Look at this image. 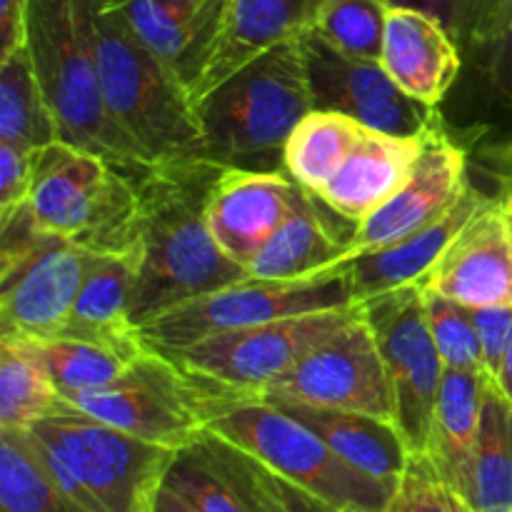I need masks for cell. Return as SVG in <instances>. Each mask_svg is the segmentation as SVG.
<instances>
[{
    "mask_svg": "<svg viewBox=\"0 0 512 512\" xmlns=\"http://www.w3.org/2000/svg\"><path fill=\"white\" fill-rule=\"evenodd\" d=\"M30 0H0V58L23 45V25Z\"/></svg>",
    "mask_w": 512,
    "mask_h": 512,
    "instance_id": "cell-41",
    "label": "cell"
},
{
    "mask_svg": "<svg viewBox=\"0 0 512 512\" xmlns=\"http://www.w3.org/2000/svg\"><path fill=\"white\" fill-rule=\"evenodd\" d=\"M93 28L105 103L145 163L208 158L188 85L105 0H95Z\"/></svg>",
    "mask_w": 512,
    "mask_h": 512,
    "instance_id": "cell-4",
    "label": "cell"
},
{
    "mask_svg": "<svg viewBox=\"0 0 512 512\" xmlns=\"http://www.w3.org/2000/svg\"><path fill=\"white\" fill-rule=\"evenodd\" d=\"M225 165L210 158L145 168L138 193V278L130 320L135 328L175 305L248 278L223 253L208 225L210 188Z\"/></svg>",
    "mask_w": 512,
    "mask_h": 512,
    "instance_id": "cell-1",
    "label": "cell"
},
{
    "mask_svg": "<svg viewBox=\"0 0 512 512\" xmlns=\"http://www.w3.org/2000/svg\"><path fill=\"white\" fill-rule=\"evenodd\" d=\"M498 385H500V390L508 395V400L512 403V345L508 350V358H505V363H503V370H500Z\"/></svg>",
    "mask_w": 512,
    "mask_h": 512,
    "instance_id": "cell-43",
    "label": "cell"
},
{
    "mask_svg": "<svg viewBox=\"0 0 512 512\" xmlns=\"http://www.w3.org/2000/svg\"><path fill=\"white\" fill-rule=\"evenodd\" d=\"M258 398L353 410L395 423L393 383L360 305L343 328L315 345Z\"/></svg>",
    "mask_w": 512,
    "mask_h": 512,
    "instance_id": "cell-13",
    "label": "cell"
},
{
    "mask_svg": "<svg viewBox=\"0 0 512 512\" xmlns=\"http://www.w3.org/2000/svg\"><path fill=\"white\" fill-rule=\"evenodd\" d=\"M270 403L308 425L340 458L373 478L398 480L408 465L410 448L390 420L353 413V410L298 403V400H270Z\"/></svg>",
    "mask_w": 512,
    "mask_h": 512,
    "instance_id": "cell-24",
    "label": "cell"
},
{
    "mask_svg": "<svg viewBox=\"0 0 512 512\" xmlns=\"http://www.w3.org/2000/svg\"><path fill=\"white\" fill-rule=\"evenodd\" d=\"M0 512H85L45 473L25 430L0 428Z\"/></svg>",
    "mask_w": 512,
    "mask_h": 512,
    "instance_id": "cell-33",
    "label": "cell"
},
{
    "mask_svg": "<svg viewBox=\"0 0 512 512\" xmlns=\"http://www.w3.org/2000/svg\"><path fill=\"white\" fill-rule=\"evenodd\" d=\"M98 255L45 233L28 200L0 213V335L55 338Z\"/></svg>",
    "mask_w": 512,
    "mask_h": 512,
    "instance_id": "cell-7",
    "label": "cell"
},
{
    "mask_svg": "<svg viewBox=\"0 0 512 512\" xmlns=\"http://www.w3.org/2000/svg\"><path fill=\"white\" fill-rule=\"evenodd\" d=\"M30 158L28 150L0 143V213L28 200Z\"/></svg>",
    "mask_w": 512,
    "mask_h": 512,
    "instance_id": "cell-40",
    "label": "cell"
},
{
    "mask_svg": "<svg viewBox=\"0 0 512 512\" xmlns=\"http://www.w3.org/2000/svg\"><path fill=\"white\" fill-rule=\"evenodd\" d=\"M423 285L465 308L512 305V230L503 198L460 230Z\"/></svg>",
    "mask_w": 512,
    "mask_h": 512,
    "instance_id": "cell-16",
    "label": "cell"
},
{
    "mask_svg": "<svg viewBox=\"0 0 512 512\" xmlns=\"http://www.w3.org/2000/svg\"><path fill=\"white\" fill-rule=\"evenodd\" d=\"M425 293V313H428L430 335L443 358L445 368H468L485 370L483 353H480V340L475 333L473 315L470 308L433 293L423 285Z\"/></svg>",
    "mask_w": 512,
    "mask_h": 512,
    "instance_id": "cell-37",
    "label": "cell"
},
{
    "mask_svg": "<svg viewBox=\"0 0 512 512\" xmlns=\"http://www.w3.org/2000/svg\"><path fill=\"white\" fill-rule=\"evenodd\" d=\"M20 340H23V343L33 350L35 358L43 363V368L48 370L50 380H53L55 390H58L63 400L113 383V380L120 378L123 370L145 350L143 348L138 350V353H128V350L108 348V345L73 338Z\"/></svg>",
    "mask_w": 512,
    "mask_h": 512,
    "instance_id": "cell-32",
    "label": "cell"
},
{
    "mask_svg": "<svg viewBox=\"0 0 512 512\" xmlns=\"http://www.w3.org/2000/svg\"><path fill=\"white\" fill-rule=\"evenodd\" d=\"M365 125L335 110L313 108L285 143V173L308 193L320 195L338 175Z\"/></svg>",
    "mask_w": 512,
    "mask_h": 512,
    "instance_id": "cell-29",
    "label": "cell"
},
{
    "mask_svg": "<svg viewBox=\"0 0 512 512\" xmlns=\"http://www.w3.org/2000/svg\"><path fill=\"white\" fill-rule=\"evenodd\" d=\"M138 265V250L100 253L75 298L63 330L55 338L88 340L128 353L143 350V338L130 320Z\"/></svg>",
    "mask_w": 512,
    "mask_h": 512,
    "instance_id": "cell-23",
    "label": "cell"
},
{
    "mask_svg": "<svg viewBox=\"0 0 512 512\" xmlns=\"http://www.w3.org/2000/svg\"><path fill=\"white\" fill-rule=\"evenodd\" d=\"M323 208L325 203L318 195L300 188L293 210L248 265V275L290 280L323 273L348 260L350 238H340Z\"/></svg>",
    "mask_w": 512,
    "mask_h": 512,
    "instance_id": "cell-25",
    "label": "cell"
},
{
    "mask_svg": "<svg viewBox=\"0 0 512 512\" xmlns=\"http://www.w3.org/2000/svg\"><path fill=\"white\" fill-rule=\"evenodd\" d=\"M298 193L300 185L288 173L225 165L208 198V225L215 243L248 270L290 215Z\"/></svg>",
    "mask_w": 512,
    "mask_h": 512,
    "instance_id": "cell-17",
    "label": "cell"
},
{
    "mask_svg": "<svg viewBox=\"0 0 512 512\" xmlns=\"http://www.w3.org/2000/svg\"><path fill=\"white\" fill-rule=\"evenodd\" d=\"M188 448H193L228 485L243 512H338L218 435L205 433Z\"/></svg>",
    "mask_w": 512,
    "mask_h": 512,
    "instance_id": "cell-27",
    "label": "cell"
},
{
    "mask_svg": "<svg viewBox=\"0 0 512 512\" xmlns=\"http://www.w3.org/2000/svg\"><path fill=\"white\" fill-rule=\"evenodd\" d=\"M63 408L48 370L13 335H0V428L25 430Z\"/></svg>",
    "mask_w": 512,
    "mask_h": 512,
    "instance_id": "cell-31",
    "label": "cell"
},
{
    "mask_svg": "<svg viewBox=\"0 0 512 512\" xmlns=\"http://www.w3.org/2000/svg\"><path fill=\"white\" fill-rule=\"evenodd\" d=\"M453 485L475 512H512V403L495 380L485 395L473 448Z\"/></svg>",
    "mask_w": 512,
    "mask_h": 512,
    "instance_id": "cell-26",
    "label": "cell"
},
{
    "mask_svg": "<svg viewBox=\"0 0 512 512\" xmlns=\"http://www.w3.org/2000/svg\"><path fill=\"white\" fill-rule=\"evenodd\" d=\"M468 188V158L445 133L438 113L423 133V150L403 188L368 220L355 225L350 255L388 245L443 218Z\"/></svg>",
    "mask_w": 512,
    "mask_h": 512,
    "instance_id": "cell-15",
    "label": "cell"
},
{
    "mask_svg": "<svg viewBox=\"0 0 512 512\" xmlns=\"http://www.w3.org/2000/svg\"><path fill=\"white\" fill-rule=\"evenodd\" d=\"M475 333L483 353V368L498 383L500 370L512 345V305H488V308H470Z\"/></svg>",
    "mask_w": 512,
    "mask_h": 512,
    "instance_id": "cell-38",
    "label": "cell"
},
{
    "mask_svg": "<svg viewBox=\"0 0 512 512\" xmlns=\"http://www.w3.org/2000/svg\"><path fill=\"white\" fill-rule=\"evenodd\" d=\"M385 512H475L430 453H410Z\"/></svg>",
    "mask_w": 512,
    "mask_h": 512,
    "instance_id": "cell-36",
    "label": "cell"
},
{
    "mask_svg": "<svg viewBox=\"0 0 512 512\" xmlns=\"http://www.w3.org/2000/svg\"><path fill=\"white\" fill-rule=\"evenodd\" d=\"M208 433L238 445L338 512H385L398 480L373 478L340 458L308 425L265 398L230 395L208 420Z\"/></svg>",
    "mask_w": 512,
    "mask_h": 512,
    "instance_id": "cell-5",
    "label": "cell"
},
{
    "mask_svg": "<svg viewBox=\"0 0 512 512\" xmlns=\"http://www.w3.org/2000/svg\"><path fill=\"white\" fill-rule=\"evenodd\" d=\"M320 3L323 0H228L223 33L193 88V103L260 53L308 33Z\"/></svg>",
    "mask_w": 512,
    "mask_h": 512,
    "instance_id": "cell-22",
    "label": "cell"
},
{
    "mask_svg": "<svg viewBox=\"0 0 512 512\" xmlns=\"http://www.w3.org/2000/svg\"><path fill=\"white\" fill-rule=\"evenodd\" d=\"M495 198H485L478 188L470 185L463 198L443 215L425 228L413 230L403 238L375 250L350 255L343 263L348 275L350 295L353 303L375 298V295L390 293V290L405 288V285L425 283L430 270L435 268L448 245L458 238L460 230ZM505 200V198H503Z\"/></svg>",
    "mask_w": 512,
    "mask_h": 512,
    "instance_id": "cell-19",
    "label": "cell"
},
{
    "mask_svg": "<svg viewBox=\"0 0 512 512\" xmlns=\"http://www.w3.org/2000/svg\"><path fill=\"white\" fill-rule=\"evenodd\" d=\"M490 383L485 370L468 368H445L440 380L428 453L450 483L473 448Z\"/></svg>",
    "mask_w": 512,
    "mask_h": 512,
    "instance_id": "cell-28",
    "label": "cell"
},
{
    "mask_svg": "<svg viewBox=\"0 0 512 512\" xmlns=\"http://www.w3.org/2000/svg\"><path fill=\"white\" fill-rule=\"evenodd\" d=\"M388 15V0H323L310 30L343 53L380 60Z\"/></svg>",
    "mask_w": 512,
    "mask_h": 512,
    "instance_id": "cell-34",
    "label": "cell"
},
{
    "mask_svg": "<svg viewBox=\"0 0 512 512\" xmlns=\"http://www.w3.org/2000/svg\"><path fill=\"white\" fill-rule=\"evenodd\" d=\"M28 430L58 455L103 512H153L178 450L145 443L80 410L63 408Z\"/></svg>",
    "mask_w": 512,
    "mask_h": 512,
    "instance_id": "cell-10",
    "label": "cell"
},
{
    "mask_svg": "<svg viewBox=\"0 0 512 512\" xmlns=\"http://www.w3.org/2000/svg\"><path fill=\"white\" fill-rule=\"evenodd\" d=\"M378 340L395 395V425L410 453H428L445 363L433 343L423 283L358 303Z\"/></svg>",
    "mask_w": 512,
    "mask_h": 512,
    "instance_id": "cell-12",
    "label": "cell"
},
{
    "mask_svg": "<svg viewBox=\"0 0 512 512\" xmlns=\"http://www.w3.org/2000/svg\"><path fill=\"white\" fill-rule=\"evenodd\" d=\"M188 85L190 98L223 33L228 0H105Z\"/></svg>",
    "mask_w": 512,
    "mask_h": 512,
    "instance_id": "cell-18",
    "label": "cell"
},
{
    "mask_svg": "<svg viewBox=\"0 0 512 512\" xmlns=\"http://www.w3.org/2000/svg\"><path fill=\"white\" fill-rule=\"evenodd\" d=\"M93 15L95 0H30L23 45L53 110L60 140L140 175L150 165L105 103Z\"/></svg>",
    "mask_w": 512,
    "mask_h": 512,
    "instance_id": "cell-2",
    "label": "cell"
},
{
    "mask_svg": "<svg viewBox=\"0 0 512 512\" xmlns=\"http://www.w3.org/2000/svg\"><path fill=\"white\" fill-rule=\"evenodd\" d=\"M135 178L83 148L55 140L30 158L28 205L40 228L93 253L138 250Z\"/></svg>",
    "mask_w": 512,
    "mask_h": 512,
    "instance_id": "cell-6",
    "label": "cell"
},
{
    "mask_svg": "<svg viewBox=\"0 0 512 512\" xmlns=\"http://www.w3.org/2000/svg\"><path fill=\"white\" fill-rule=\"evenodd\" d=\"M195 110L210 160L228 168L285 173V143L313 110L300 38L245 63L200 98Z\"/></svg>",
    "mask_w": 512,
    "mask_h": 512,
    "instance_id": "cell-3",
    "label": "cell"
},
{
    "mask_svg": "<svg viewBox=\"0 0 512 512\" xmlns=\"http://www.w3.org/2000/svg\"><path fill=\"white\" fill-rule=\"evenodd\" d=\"M305 70H308L313 108L350 115L365 128L390 135H423L438 115V108L410 98L385 73L380 60H363L343 53L315 30L300 35Z\"/></svg>",
    "mask_w": 512,
    "mask_h": 512,
    "instance_id": "cell-14",
    "label": "cell"
},
{
    "mask_svg": "<svg viewBox=\"0 0 512 512\" xmlns=\"http://www.w3.org/2000/svg\"><path fill=\"white\" fill-rule=\"evenodd\" d=\"M153 512H200V510L195 508L185 495H180L178 490H173L170 485L163 483L158 498H155Z\"/></svg>",
    "mask_w": 512,
    "mask_h": 512,
    "instance_id": "cell-42",
    "label": "cell"
},
{
    "mask_svg": "<svg viewBox=\"0 0 512 512\" xmlns=\"http://www.w3.org/2000/svg\"><path fill=\"white\" fill-rule=\"evenodd\" d=\"M508 30H512V0H508Z\"/></svg>",
    "mask_w": 512,
    "mask_h": 512,
    "instance_id": "cell-44",
    "label": "cell"
},
{
    "mask_svg": "<svg viewBox=\"0 0 512 512\" xmlns=\"http://www.w3.org/2000/svg\"><path fill=\"white\" fill-rule=\"evenodd\" d=\"M343 263L323 273L290 280L248 275V278L175 305L168 313L138 328V333L148 348L170 353L210 335L255 328V325L290 318V315L358 305L350 295Z\"/></svg>",
    "mask_w": 512,
    "mask_h": 512,
    "instance_id": "cell-9",
    "label": "cell"
},
{
    "mask_svg": "<svg viewBox=\"0 0 512 512\" xmlns=\"http://www.w3.org/2000/svg\"><path fill=\"white\" fill-rule=\"evenodd\" d=\"M470 55L490 90L512 110V30L485 40L483 45L470 50Z\"/></svg>",
    "mask_w": 512,
    "mask_h": 512,
    "instance_id": "cell-39",
    "label": "cell"
},
{
    "mask_svg": "<svg viewBox=\"0 0 512 512\" xmlns=\"http://www.w3.org/2000/svg\"><path fill=\"white\" fill-rule=\"evenodd\" d=\"M355 310L358 305L290 315L255 328L210 335L165 355L195 378L210 380L230 393L255 398L300 363L315 345L343 328Z\"/></svg>",
    "mask_w": 512,
    "mask_h": 512,
    "instance_id": "cell-11",
    "label": "cell"
},
{
    "mask_svg": "<svg viewBox=\"0 0 512 512\" xmlns=\"http://www.w3.org/2000/svg\"><path fill=\"white\" fill-rule=\"evenodd\" d=\"M60 140L43 88L25 45L0 58V143L35 153Z\"/></svg>",
    "mask_w": 512,
    "mask_h": 512,
    "instance_id": "cell-30",
    "label": "cell"
},
{
    "mask_svg": "<svg viewBox=\"0 0 512 512\" xmlns=\"http://www.w3.org/2000/svg\"><path fill=\"white\" fill-rule=\"evenodd\" d=\"M228 393L145 345L120 378L65 403L110 428L180 453L208 433L210 415Z\"/></svg>",
    "mask_w": 512,
    "mask_h": 512,
    "instance_id": "cell-8",
    "label": "cell"
},
{
    "mask_svg": "<svg viewBox=\"0 0 512 512\" xmlns=\"http://www.w3.org/2000/svg\"><path fill=\"white\" fill-rule=\"evenodd\" d=\"M420 150L423 135L405 138L365 128L343 168L318 198L335 215L360 225L403 188Z\"/></svg>",
    "mask_w": 512,
    "mask_h": 512,
    "instance_id": "cell-21",
    "label": "cell"
},
{
    "mask_svg": "<svg viewBox=\"0 0 512 512\" xmlns=\"http://www.w3.org/2000/svg\"><path fill=\"white\" fill-rule=\"evenodd\" d=\"M463 48L435 18L410 8H390L380 65L400 90L438 108L463 68Z\"/></svg>",
    "mask_w": 512,
    "mask_h": 512,
    "instance_id": "cell-20",
    "label": "cell"
},
{
    "mask_svg": "<svg viewBox=\"0 0 512 512\" xmlns=\"http://www.w3.org/2000/svg\"><path fill=\"white\" fill-rule=\"evenodd\" d=\"M505 208H508V205H505ZM508 223H510V230H512V210L508 208Z\"/></svg>",
    "mask_w": 512,
    "mask_h": 512,
    "instance_id": "cell-46",
    "label": "cell"
},
{
    "mask_svg": "<svg viewBox=\"0 0 512 512\" xmlns=\"http://www.w3.org/2000/svg\"><path fill=\"white\" fill-rule=\"evenodd\" d=\"M390 8H410L438 20L463 53L508 30V0H388Z\"/></svg>",
    "mask_w": 512,
    "mask_h": 512,
    "instance_id": "cell-35",
    "label": "cell"
},
{
    "mask_svg": "<svg viewBox=\"0 0 512 512\" xmlns=\"http://www.w3.org/2000/svg\"><path fill=\"white\" fill-rule=\"evenodd\" d=\"M505 205H508V208L512 210V188L508 190V195H505Z\"/></svg>",
    "mask_w": 512,
    "mask_h": 512,
    "instance_id": "cell-45",
    "label": "cell"
}]
</instances>
